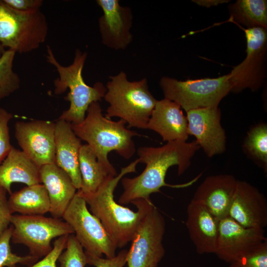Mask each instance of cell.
Wrapping results in <instances>:
<instances>
[{
	"mask_svg": "<svg viewBox=\"0 0 267 267\" xmlns=\"http://www.w3.org/2000/svg\"><path fill=\"white\" fill-rule=\"evenodd\" d=\"M200 148L196 140L173 141L161 147L141 146L137 150L139 163L145 164L143 171L133 178H123L124 191L119 203L126 205L140 199H150L151 194L160 192L163 186L184 187V184L171 185L165 182L166 174L173 166L178 167V174L182 175L190 167L191 159Z\"/></svg>",
	"mask_w": 267,
	"mask_h": 267,
	"instance_id": "obj_1",
	"label": "cell"
},
{
	"mask_svg": "<svg viewBox=\"0 0 267 267\" xmlns=\"http://www.w3.org/2000/svg\"><path fill=\"white\" fill-rule=\"evenodd\" d=\"M139 163L136 159L121 168L116 176L109 178L95 192L84 194L77 192L85 199L90 212L97 217L109 233L117 248H123L131 242L135 232L152 201L150 199H140L131 203L136 211L117 203L114 193L118 183L128 174L136 173Z\"/></svg>",
	"mask_w": 267,
	"mask_h": 267,
	"instance_id": "obj_2",
	"label": "cell"
},
{
	"mask_svg": "<svg viewBox=\"0 0 267 267\" xmlns=\"http://www.w3.org/2000/svg\"><path fill=\"white\" fill-rule=\"evenodd\" d=\"M126 124L123 120L114 121L104 116L99 101H96L89 106L83 122L71 125L76 135L87 143L98 161L116 176L118 174L109 161L108 153L115 151L124 159H130L136 152L133 138L141 136L128 129Z\"/></svg>",
	"mask_w": 267,
	"mask_h": 267,
	"instance_id": "obj_3",
	"label": "cell"
},
{
	"mask_svg": "<svg viewBox=\"0 0 267 267\" xmlns=\"http://www.w3.org/2000/svg\"><path fill=\"white\" fill-rule=\"evenodd\" d=\"M87 55L86 52L77 49L72 63L64 66L57 61L50 47L47 46V61L55 68L59 75L53 82L55 94H62L67 89H69L65 98L70 103L69 107L58 119L71 124L83 122L90 104L100 101L106 92L102 83L97 82L91 87L84 81L82 72Z\"/></svg>",
	"mask_w": 267,
	"mask_h": 267,
	"instance_id": "obj_4",
	"label": "cell"
},
{
	"mask_svg": "<svg viewBox=\"0 0 267 267\" xmlns=\"http://www.w3.org/2000/svg\"><path fill=\"white\" fill-rule=\"evenodd\" d=\"M109 78L103 98L109 105L105 117H118L128 128L146 129L157 101L149 90L147 79L130 81L123 71Z\"/></svg>",
	"mask_w": 267,
	"mask_h": 267,
	"instance_id": "obj_5",
	"label": "cell"
},
{
	"mask_svg": "<svg viewBox=\"0 0 267 267\" xmlns=\"http://www.w3.org/2000/svg\"><path fill=\"white\" fill-rule=\"evenodd\" d=\"M47 33L46 18L40 9L21 12L0 0V43L5 48L30 52L44 42Z\"/></svg>",
	"mask_w": 267,
	"mask_h": 267,
	"instance_id": "obj_6",
	"label": "cell"
},
{
	"mask_svg": "<svg viewBox=\"0 0 267 267\" xmlns=\"http://www.w3.org/2000/svg\"><path fill=\"white\" fill-rule=\"evenodd\" d=\"M159 85L165 98L176 102L186 112L199 108L217 107L231 90L229 74L216 78L184 81L163 77Z\"/></svg>",
	"mask_w": 267,
	"mask_h": 267,
	"instance_id": "obj_7",
	"label": "cell"
},
{
	"mask_svg": "<svg viewBox=\"0 0 267 267\" xmlns=\"http://www.w3.org/2000/svg\"><path fill=\"white\" fill-rule=\"evenodd\" d=\"M10 224L13 227L12 243L25 245L30 255L38 258L51 251L53 238L74 233L71 226L64 221L44 215L12 214Z\"/></svg>",
	"mask_w": 267,
	"mask_h": 267,
	"instance_id": "obj_8",
	"label": "cell"
},
{
	"mask_svg": "<svg viewBox=\"0 0 267 267\" xmlns=\"http://www.w3.org/2000/svg\"><path fill=\"white\" fill-rule=\"evenodd\" d=\"M62 218L71 226L85 252L98 257L104 255L107 258L116 255L118 248L115 243L99 220L89 211L85 199L77 192Z\"/></svg>",
	"mask_w": 267,
	"mask_h": 267,
	"instance_id": "obj_9",
	"label": "cell"
},
{
	"mask_svg": "<svg viewBox=\"0 0 267 267\" xmlns=\"http://www.w3.org/2000/svg\"><path fill=\"white\" fill-rule=\"evenodd\" d=\"M165 227L163 215L151 203L131 241L128 267H158L165 254L163 243Z\"/></svg>",
	"mask_w": 267,
	"mask_h": 267,
	"instance_id": "obj_10",
	"label": "cell"
},
{
	"mask_svg": "<svg viewBox=\"0 0 267 267\" xmlns=\"http://www.w3.org/2000/svg\"><path fill=\"white\" fill-rule=\"evenodd\" d=\"M247 41L246 56L233 67L229 74L230 91L238 93L246 89H259L265 78L267 50V29L253 27L244 29Z\"/></svg>",
	"mask_w": 267,
	"mask_h": 267,
	"instance_id": "obj_11",
	"label": "cell"
},
{
	"mask_svg": "<svg viewBox=\"0 0 267 267\" xmlns=\"http://www.w3.org/2000/svg\"><path fill=\"white\" fill-rule=\"evenodd\" d=\"M55 123L33 120L15 124V136L23 151L39 168L55 163Z\"/></svg>",
	"mask_w": 267,
	"mask_h": 267,
	"instance_id": "obj_12",
	"label": "cell"
},
{
	"mask_svg": "<svg viewBox=\"0 0 267 267\" xmlns=\"http://www.w3.org/2000/svg\"><path fill=\"white\" fill-rule=\"evenodd\" d=\"M266 238L263 229L245 227L227 216L219 221L215 254L230 264L252 251Z\"/></svg>",
	"mask_w": 267,
	"mask_h": 267,
	"instance_id": "obj_13",
	"label": "cell"
},
{
	"mask_svg": "<svg viewBox=\"0 0 267 267\" xmlns=\"http://www.w3.org/2000/svg\"><path fill=\"white\" fill-rule=\"evenodd\" d=\"M186 117L189 135L195 136L207 156L212 157L225 151L226 137L218 107L190 110Z\"/></svg>",
	"mask_w": 267,
	"mask_h": 267,
	"instance_id": "obj_14",
	"label": "cell"
},
{
	"mask_svg": "<svg viewBox=\"0 0 267 267\" xmlns=\"http://www.w3.org/2000/svg\"><path fill=\"white\" fill-rule=\"evenodd\" d=\"M103 14L98 19L102 44L111 49H126L132 42L131 32L133 15L131 8L120 5L119 0H97Z\"/></svg>",
	"mask_w": 267,
	"mask_h": 267,
	"instance_id": "obj_15",
	"label": "cell"
},
{
	"mask_svg": "<svg viewBox=\"0 0 267 267\" xmlns=\"http://www.w3.org/2000/svg\"><path fill=\"white\" fill-rule=\"evenodd\" d=\"M228 216L247 228L267 226V200L259 190L246 181L237 180Z\"/></svg>",
	"mask_w": 267,
	"mask_h": 267,
	"instance_id": "obj_16",
	"label": "cell"
},
{
	"mask_svg": "<svg viewBox=\"0 0 267 267\" xmlns=\"http://www.w3.org/2000/svg\"><path fill=\"white\" fill-rule=\"evenodd\" d=\"M237 182L229 174L208 176L198 186L192 199L203 204L220 221L228 216Z\"/></svg>",
	"mask_w": 267,
	"mask_h": 267,
	"instance_id": "obj_17",
	"label": "cell"
},
{
	"mask_svg": "<svg viewBox=\"0 0 267 267\" xmlns=\"http://www.w3.org/2000/svg\"><path fill=\"white\" fill-rule=\"evenodd\" d=\"M186 226L199 254H215L219 221L202 203L192 199L187 207Z\"/></svg>",
	"mask_w": 267,
	"mask_h": 267,
	"instance_id": "obj_18",
	"label": "cell"
},
{
	"mask_svg": "<svg viewBox=\"0 0 267 267\" xmlns=\"http://www.w3.org/2000/svg\"><path fill=\"white\" fill-rule=\"evenodd\" d=\"M146 129L157 133L167 142L186 141L189 136L187 120L180 106L165 98L157 101Z\"/></svg>",
	"mask_w": 267,
	"mask_h": 267,
	"instance_id": "obj_19",
	"label": "cell"
},
{
	"mask_svg": "<svg viewBox=\"0 0 267 267\" xmlns=\"http://www.w3.org/2000/svg\"><path fill=\"white\" fill-rule=\"evenodd\" d=\"M55 164L70 177L77 190L81 187L79 155L82 145L74 132L71 123L58 119L55 130Z\"/></svg>",
	"mask_w": 267,
	"mask_h": 267,
	"instance_id": "obj_20",
	"label": "cell"
},
{
	"mask_svg": "<svg viewBox=\"0 0 267 267\" xmlns=\"http://www.w3.org/2000/svg\"><path fill=\"white\" fill-rule=\"evenodd\" d=\"M40 176L49 199V213L53 218H62L77 189L69 175L55 163L41 167Z\"/></svg>",
	"mask_w": 267,
	"mask_h": 267,
	"instance_id": "obj_21",
	"label": "cell"
},
{
	"mask_svg": "<svg viewBox=\"0 0 267 267\" xmlns=\"http://www.w3.org/2000/svg\"><path fill=\"white\" fill-rule=\"evenodd\" d=\"M14 182L27 186L41 183L40 168L23 151L12 146L0 165V186L11 194Z\"/></svg>",
	"mask_w": 267,
	"mask_h": 267,
	"instance_id": "obj_22",
	"label": "cell"
},
{
	"mask_svg": "<svg viewBox=\"0 0 267 267\" xmlns=\"http://www.w3.org/2000/svg\"><path fill=\"white\" fill-rule=\"evenodd\" d=\"M7 202L12 214L44 215L50 211L47 192L42 183L27 186L12 193Z\"/></svg>",
	"mask_w": 267,
	"mask_h": 267,
	"instance_id": "obj_23",
	"label": "cell"
},
{
	"mask_svg": "<svg viewBox=\"0 0 267 267\" xmlns=\"http://www.w3.org/2000/svg\"><path fill=\"white\" fill-rule=\"evenodd\" d=\"M79 169L82 178L79 192L84 194L95 192L109 178L115 177L97 160L89 146L83 144L79 155Z\"/></svg>",
	"mask_w": 267,
	"mask_h": 267,
	"instance_id": "obj_24",
	"label": "cell"
},
{
	"mask_svg": "<svg viewBox=\"0 0 267 267\" xmlns=\"http://www.w3.org/2000/svg\"><path fill=\"white\" fill-rule=\"evenodd\" d=\"M230 21L241 24L247 28H267V1L238 0L230 5Z\"/></svg>",
	"mask_w": 267,
	"mask_h": 267,
	"instance_id": "obj_25",
	"label": "cell"
},
{
	"mask_svg": "<svg viewBox=\"0 0 267 267\" xmlns=\"http://www.w3.org/2000/svg\"><path fill=\"white\" fill-rule=\"evenodd\" d=\"M245 152L265 172L267 171V125L262 123L253 127L247 133L243 144Z\"/></svg>",
	"mask_w": 267,
	"mask_h": 267,
	"instance_id": "obj_26",
	"label": "cell"
},
{
	"mask_svg": "<svg viewBox=\"0 0 267 267\" xmlns=\"http://www.w3.org/2000/svg\"><path fill=\"white\" fill-rule=\"evenodd\" d=\"M16 52L6 49L0 58V100L17 90L20 86L18 75L13 69Z\"/></svg>",
	"mask_w": 267,
	"mask_h": 267,
	"instance_id": "obj_27",
	"label": "cell"
},
{
	"mask_svg": "<svg viewBox=\"0 0 267 267\" xmlns=\"http://www.w3.org/2000/svg\"><path fill=\"white\" fill-rule=\"evenodd\" d=\"M12 229L10 224L0 237V267H16L18 264L32 266L38 258L30 254L21 256L12 252L10 243Z\"/></svg>",
	"mask_w": 267,
	"mask_h": 267,
	"instance_id": "obj_28",
	"label": "cell"
},
{
	"mask_svg": "<svg viewBox=\"0 0 267 267\" xmlns=\"http://www.w3.org/2000/svg\"><path fill=\"white\" fill-rule=\"evenodd\" d=\"M57 261L60 267H85L88 264L85 251L74 234L68 235L65 250Z\"/></svg>",
	"mask_w": 267,
	"mask_h": 267,
	"instance_id": "obj_29",
	"label": "cell"
},
{
	"mask_svg": "<svg viewBox=\"0 0 267 267\" xmlns=\"http://www.w3.org/2000/svg\"><path fill=\"white\" fill-rule=\"evenodd\" d=\"M229 267H267V238Z\"/></svg>",
	"mask_w": 267,
	"mask_h": 267,
	"instance_id": "obj_30",
	"label": "cell"
},
{
	"mask_svg": "<svg viewBox=\"0 0 267 267\" xmlns=\"http://www.w3.org/2000/svg\"><path fill=\"white\" fill-rule=\"evenodd\" d=\"M13 115L0 107V165L4 160L12 146L10 141L8 124Z\"/></svg>",
	"mask_w": 267,
	"mask_h": 267,
	"instance_id": "obj_31",
	"label": "cell"
},
{
	"mask_svg": "<svg viewBox=\"0 0 267 267\" xmlns=\"http://www.w3.org/2000/svg\"><path fill=\"white\" fill-rule=\"evenodd\" d=\"M128 251L122 250L112 258H103L85 252L87 264L95 267H123L127 263Z\"/></svg>",
	"mask_w": 267,
	"mask_h": 267,
	"instance_id": "obj_32",
	"label": "cell"
},
{
	"mask_svg": "<svg viewBox=\"0 0 267 267\" xmlns=\"http://www.w3.org/2000/svg\"><path fill=\"white\" fill-rule=\"evenodd\" d=\"M68 235L58 237L54 241L51 251L42 260L35 263L30 267H56V262L66 247Z\"/></svg>",
	"mask_w": 267,
	"mask_h": 267,
	"instance_id": "obj_33",
	"label": "cell"
},
{
	"mask_svg": "<svg viewBox=\"0 0 267 267\" xmlns=\"http://www.w3.org/2000/svg\"><path fill=\"white\" fill-rule=\"evenodd\" d=\"M7 192L0 186V237L10 225L12 215L8 206Z\"/></svg>",
	"mask_w": 267,
	"mask_h": 267,
	"instance_id": "obj_34",
	"label": "cell"
},
{
	"mask_svg": "<svg viewBox=\"0 0 267 267\" xmlns=\"http://www.w3.org/2000/svg\"><path fill=\"white\" fill-rule=\"evenodd\" d=\"M10 7L21 12H30L40 9L42 0H2Z\"/></svg>",
	"mask_w": 267,
	"mask_h": 267,
	"instance_id": "obj_35",
	"label": "cell"
},
{
	"mask_svg": "<svg viewBox=\"0 0 267 267\" xmlns=\"http://www.w3.org/2000/svg\"><path fill=\"white\" fill-rule=\"evenodd\" d=\"M193 1L199 5L209 7L229 1L226 0H194Z\"/></svg>",
	"mask_w": 267,
	"mask_h": 267,
	"instance_id": "obj_36",
	"label": "cell"
},
{
	"mask_svg": "<svg viewBox=\"0 0 267 267\" xmlns=\"http://www.w3.org/2000/svg\"><path fill=\"white\" fill-rule=\"evenodd\" d=\"M6 50V49H5V48L0 43V58L4 54Z\"/></svg>",
	"mask_w": 267,
	"mask_h": 267,
	"instance_id": "obj_37",
	"label": "cell"
}]
</instances>
